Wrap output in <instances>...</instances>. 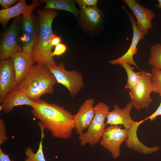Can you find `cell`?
<instances>
[{
  "instance_id": "obj_4",
  "label": "cell",
  "mask_w": 161,
  "mask_h": 161,
  "mask_svg": "<svg viewBox=\"0 0 161 161\" xmlns=\"http://www.w3.org/2000/svg\"><path fill=\"white\" fill-rule=\"evenodd\" d=\"M57 83L54 76L47 66L36 64L32 66L18 87L36 102L43 95L52 93L53 86Z\"/></svg>"
},
{
  "instance_id": "obj_10",
  "label": "cell",
  "mask_w": 161,
  "mask_h": 161,
  "mask_svg": "<svg viewBox=\"0 0 161 161\" xmlns=\"http://www.w3.org/2000/svg\"><path fill=\"white\" fill-rule=\"evenodd\" d=\"M11 58L0 61V103L6 95L18 87Z\"/></svg>"
},
{
  "instance_id": "obj_2",
  "label": "cell",
  "mask_w": 161,
  "mask_h": 161,
  "mask_svg": "<svg viewBox=\"0 0 161 161\" xmlns=\"http://www.w3.org/2000/svg\"><path fill=\"white\" fill-rule=\"evenodd\" d=\"M39 24V30L33 48L31 57L36 64L47 66L57 65L52 55L51 45L52 39L56 36L53 34L52 24L58 12L52 9L37 10Z\"/></svg>"
},
{
  "instance_id": "obj_19",
  "label": "cell",
  "mask_w": 161,
  "mask_h": 161,
  "mask_svg": "<svg viewBox=\"0 0 161 161\" xmlns=\"http://www.w3.org/2000/svg\"><path fill=\"white\" fill-rule=\"evenodd\" d=\"M80 16L87 25L91 26H97L101 21L102 11L97 7H88L81 9Z\"/></svg>"
},
{
  "instance_id": "obj_15",
  "label": "cell",
  "mask_w": 161,
  "mask_h": 161,
  "mask_svg": "<svg viewBox=\"0 0 161 161\" xmlns=\"http://www.w3.org/2000/svg\"><path fill=\"white\" fill-rule=\"evenodd\" d=\"M41 1L33 0L29 5L27 4L26 1L20 0L15 5L6 9L0 10V23L3 27H6L8 21L12 18L21 15L23 16L32 13L36 7L39 6Z\"/></svg>"
},
{
  "instance_id": "obj_17",
  "label": "cell",
  "mask_w": 161,
  "mask_h": 161,
  "mask_svg": "<svg viewBox=\"0 0 161 161\" xmlns=\"http://www.w3.org/2000/svg\"><path fill=\"white\" fill-rule=\"evenodd\" d=\"M11 58L19 86L26 77L35 62L31 57L23 51L15 53Z\"/></svg>"
},
{
  "instance_id": "obj_27",
  "label": "cell",
  "mask_w": 161,
  "mask_h": 161,
  "mask_svg": "<svg viewBox=\"0 0 161 161\" xmlns=\"http://www.w3.org/2000/svg\"><path fill=\"white\" fill-rule=\"evenodd\" d=\"M18 1L17 0H0V4L2 9H6L10 8Z\"/></svg>"
},
{
  "instance_id": "obj_22",
  "label": "cell",
  "mask_w": 161,
  "mask_h": 161,
  "mask_svg": "<svg viewBox=\"0 0 161 161\" xmlns=\"http://www.w3.org/2000/svg\"><path fill=\"white\" fill-rule=\"evenodd\" d=\"M149 63L153 68L161 70V44L157 43L151 47Z\"/></svg>"
},
{
  "instance_id": "obj_31",
  "label": "cell",
  "mask_w": 161,
  "mask_h": 161,
  "mask_svg": "<svg viewBox=\"0 0 161 161\" xmlns=\"http://www.w3.org/2000/svg\"><path fill=\"white\" fill-rule=\"evenodd\" d=\"M158 1L159 3L157 4L156 6L158 9H161V0H158Z\"/></svg>"
},
{
  "instance_id": "obj_28",
  "label": "cell",
  "mask_w": 161,
  "mask_h": 161,
  "mask_svg": "<svg viewBox=\"0 0 161 161\" xmlns=\"http://www.w3.org/2000/svg\"><path fill=\"white\" fill-rule=\"evenodd\" d=\"M159 115H161V101L159 106L156 111L151 115L144 119L145 120L147 119H149L150 121H153L156 119L157 117Z\"/></svg>"
},
{
  "instance_id": "obj_30",
  "label": "cell",
  "mask_w": 161,
  "mask_h": 161,
  "mask_svg": "<svg viewBox=\"0 0 161 161\" xmlns=\"http://www.w3.org/2000/svg\"><path fill=\"white\" fill-rule=\"evenodd\" d=\"M61 41V39L60 37L56 36L53 38L51 41V45L53 47L60 43Z\"/></svg>"
},
{
  "instance_id": "obj_6",
  "label": "cell",
  "mask_w": 161,
  "mask_h": 161,
  "mask_svg": "<svg viewBox=\"0 0 161 161\" xmlns=\"http://www.w3.org/2000/svg\"><path fill=\"white\" fill-rule=\"evenodd\" d=\"M54 76L57 83L64 86L69 91L70 96L74 97L84 87L83 75L76 70L68 71L65 69L64 63L58 65L47 66Z\"/></svg>"
},
{
  "instance_id": "obj_13",
  "label": "cell",
  "mask_w": 161,
  "mask_h": 161,
  "mask_svg": "<svg viewBox=\"0 0 161 161\" xmlns=\"http://www.w3.org/2000/svg\"><path fill=\"white\" fill-rule=\"evenodd\" d=\"M95 103L93 98L86 99L80 106L77 113L74 115L75 128L79 136L88 129L94 117Z\"/></svg>"
},
{
  "instance_id": "obj_1",
  "label": "cell",
  "mask_w": 161,
  "mask_h": 161,
  "mask_svg": "<svg viewBox=\"0 0 161 161\" xmlns=\"http://www.w3.org/2000/svg\"><path fill=\"white\" fill-rule=\"evenodd\" d=\"M31 112L39 120V126L48 129L53 137L63 139L71 137L75 128L74 115L62 106L40 99Z\"/></svg>"
},
{
  "instance_id": "obj_21",
  "label": "cell",
  "mask_w": 161,
  "mask_h": 161,
  "mask_svg": "<svg viewBox=\"0 0 161 161\" xmlns=\"http://www.w3.org/2000/svg\"><path fill=\"white\" fill-rule=\"evenodd\" d=\"M125 70L127 75V80L125 88L131 90L134 89L138 83L142 75L141 71L135 72L131 65L122 64L120 65Z\"/></svg>"
},
{
  "instance_id": "obj_11",
  "label": "cell",
  "mask_w": 161,
  "mask_h": 161,
  "mask_svg": "<svg viewBox=\"0 0 161 161\" xmlns=\"http://www.w3.org/2000/svg\"><path fill=\"white\" fill-rule=\"evenodd\" d=\"M123 8L127 13L129 18L131 21L133 30V35L131 45L127 52L120 57L109 61L112 65H120L122 64H127L132 65L138 69H140L138 66L133 59V56L137 52V45L141 40H143L144 33L140 31L138 29L134 16L130 12H128L125 7L123 6Z\"/></svg>"
},
{
  "instance_id": "obj_23",
  "label": "cell",
  "mask_w": 161,
  "mask_h": 161,
  "mask_svg": "<svg viewBox=\"0 0 161 161\" xmlns=\"http://www.w3.org/2000/svg\"><path fill=\"white\" fill-rule=\"evenodd\" d=\"M151 72V80L154 87L153 92L161 96V70L153 68Z\"/></svg>"
},
{
  "instance_id": "obj_24",
  "label": "cell",
  "mask_w": 161,
  "mask_h": 161,
  "mask_svg": "<svg viewBox=\"0 0 161 161\" xmlns=\"http://www.w3.org/2000/svg\"><path fill=\"white\" fill-rule=\"evenodd\" d=\"M8 140L6 126L3 120L0 119V144L1 145Z\"/></svg>"
},
{
  "instance_id": "obj_26",
  "label": "cell",
  "mask_w": 161,
  "mask_h": 161,
  "mask_svg": "<svg viewBox=\"0 0 161 161\" xmlns=\"http://www.w3.org/2000/svg\"><path fill=\"white\" fill-rule=\"evenodd\" d=\"M67 49V47L63 43H60L55 46L54 51L52 52V55L58 56L64 53Z\"/></svg>"
},
{
  "instance_id": "obj_8",
  "label": "cell",
  "mask_w": 161,
  "mask_h": 161,
  "mask_svg": "<svg viewBox=\"0 0 161 161\" xmlns=\"http://www.w3.org/2000/svg\"><path fill=\"white\" fill-rule=\"evenodd\" d=\"M128 135L129 130L126 129H122L119 125H110L105 129L100 144L117 159L120 155V146Z\"/></svg>"
},
{
  "instance_id": "obj_20",
  "label": "cell",
  "mask_w": 161,
  "mask_h": 161,
  "mask_svg": "<svg viewBox=\"0 0 161 161\" xmlns=\"http://www.w3.org/2000/svg\"><path fill=\"white\" fill-rule=\"evenodd\" d=\"M39 127L41 130V136L38 150L34 153L30 147H27L25 153L27 158L25 159L24 161H46L43 153L42 145L43 139L44 137L45 129L41 127Z\"/></svg>"
},
{
  "instance_id": "obj_18",
  "label": "cell",
  "mask_w": 161,
  "mask_h": 161,
  "mask_svg": "<svg viewBox=\"0 0 161 161\" xmlns=\"http://www.w3.org/2000/svg\"><path fill=\"white\" fill-rule=\"evenodd\" d=\"M41 2L45 3L44 8L63 10L68 11L77 18L79 17V12L72 0H43Z\"/></svg>"
},
{
  "instance_id": "obj_3",
  "label": "cell",
  "mask_w": 161,
  "mask_h": 161,
  "mask_svg": "<svg viewBox=\"0 0 161 161\" xmlns=\"http://www.w3.org/2000/svg\"><path fill=\"white\" fill-rule=\"evenodd\" d=\"M133 107L131 102L127 103L123 109L120 108L117 104H115L113 110L109 111L107 114L106 125H121L129 130L128 137L125 140V144L127 148L129 149L146 155L150 154L158 151L159 148L158 146L154 145L153 147H148L138 139L137 134V129L145 120L144 119L135 121L132 119L130 112Z\"/></svg>"
},
{
  "instance_id": "obj_7",
  "label": "cell",
  "mask_w": 161,
  "mask_h": 161,
  "mask_svg": "<svg viewBox=\"0 0 161 161\" xmlns=\"http://www.w3.org/2000/svg\"><path fill=\"white\" fill-rule=\"evenodd\" d=\"M142 75L137 84L129 93L130 102L133 107L137 110L146 108L152 102L151 94L154 90L151 80V74L141 70Z\"/></svg>"
},
{
  "instance_id": "obj_25",
  "label": "cell",
  "mask_w": 161,
  "mask_h": 161,
  "mask_svg": "<svg viewBox=\"0 0 161 161\" xmlns=\"http://www.w3.org/2000/svg\"><path fill=\"white\" fill-rule=\"evenodd\" d=\"M97 1V0H76L75 1L82 9L86 7L96 6Z\"/></svg>"
},
{
  "instance_id": "obj_5",
  "label": "cell",
  "mask_w": 161,
  "mask_h": 161,
  "mask_svg": "<svg viewBox=\"0 0 161 161\" xmlns=\"http://www.w3.org/2000/svg\"><path fill=\"white\" fill-rule=\"evenodd\" d=\"M109 107L104 103L100 102L94 106V117L87 131L78 139L81 146L89 144L93 146L100 142L105 129V120L109 112Z\"/></svg>"
},
{
  "instance_id": "obj_12",
  "label": "cell",
  "mask_w": 161,
  "mask_h": 161,
  "mask_svg": "<svg viewBox=\"0 0 161 161\" xmlns=\"http://www.w3.org/2000/svg\"><path fill=\"white\" fill-rule=\"evenodd\" d=\"M133 12L136 21L138 29L143 32L145 35L148 34L152 29V21L155 17L154 13L146 8L135 0H123Z\"/></svg>"
},
{
  "instance_id": "obj_29",
  "label": "cell",
  "mask_w": 161,
  "mask_h": 161,
  "mask_svg": "<svg viewBox=\"0 0 161 161\" xmlns=\"http://www.w3.org/2000/svg\"><path fill=\"white\" fill-rule=\"evenodd\" d=\"M0 161H14L10 159L9 155L5 154L0 148Z\"/></svg>"
},
{
  "instance_id": "obj_14",
  "label": "cell",
  "mask_w": 161,
  "mask_h": 161,
  "mask_svg": "<svg viewBox=\"0 0 161 161\" xmlns=\"http://www.w3.org/2000/svg\"><path fill=\"white\" fill-rule=\"evenodd\" d=\"M22 35L19 40L22 43L23 51L31 57L37 38L34 21L32 13L23 16Z\"/></svg>"
},
{
  "instance_id": "obj_16",
  "label": "cell",
  "mask_w": 161,
  "mask_h": 161,
  "mask_svg": "<svg viewBox=\"0 0 161 161\" xmlns=\"http://www.w3.org/2000/svg\"><path fill=\"white\" fill-rule=\"evenodd\" d=\"M35 104L36 102L31 100L26 94L18 87L5 97L1 103L0 109L3 110L5 113H8L16 106L26 105L33 107Z\"/></svg>"
},
{
  "instance_id": "obj_9",
  "label": "cell",
  "mask_w": 161,
  "mask_h": 161,
  "mask_svg": "<svg viewBox=\"0 0 161 161\" xmlns=\"http://www.w3.org/2000/svg\"><path fill=\"white\" fill-rule=\"evenodd\" d=\"M18 20L15 18L3 34L0 44V60L11 58L16 52L23 51L18 42Z\"/></svg>"
}]
</instances>
